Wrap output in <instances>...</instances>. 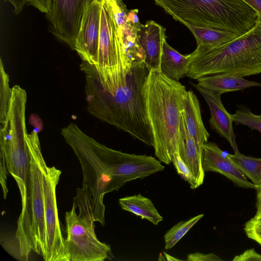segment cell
<instances>
[{"mask_svg":"<svg viewBox=\"0 0 261 261\" xmlns=\"http://www.w3.org/2000/svg\"><path fill=\"white\" fill-rule=\"evenodd\" d=\"M233 261H261V254L252 249H247L243 253L234 257Z\"/></svg>","mask_w":261,"mask_h":261,"instance_id":"cell-28","label":"cell"},{"mask_svg":"<svg viewBox=\"0 0 261 261\" xmlns=\"http://www.w3.org/2000/svg\"><path fill=\"white\" fill-rule=\"evenodd\" d=\"M247 33L218 46H197L191 53L187 76L194 80L229 73L248 76L261 73V15Z\"/></svg>","mask_w":261,"mask_h":261,"instance_id":"cell-3","label":"cell"},{"mask_svg":"<svg viewBox=\"0 0 261 261\" xmlns=\"http://www.w3.org/2000/svg\"><path fill=\"white\" fill-rule=\"evenodd\" d=\"M118 202L122 210L133 213L142 219H146L155 225L163 219L151 200L140 194L121 198Z\"/></svg>","mask_w":261,"mask_h":261,"instance_id":"cell-19","label":"cell"},{"mask_svg":"<svg viewBox=\"0 0 261 261\" xmlns=\"http://www.w3.org/2000/svg\"><path fill=\"white\" fill-rule=\"evenodd\" d=\"M191 83L201 94L209 107L211 116L209 123L211 128L227 140L234 153L239 151L233 129L232 115L224 107L221 101V95L216 94L196 84Z\"/></svg>","mask_w":261,"mask_h":261,"instance_id":"cell-13","label":"cell"},{"mask_svg":"<svg viewBox=\"0 0 261 261\" xmlns=\"http://www.w3.org/2000/svg\"><path fill=\"white\" fill-rule=\"evenodd\" d=\"M202 166L205 171L219 173L239 187L256 189L257 186L248 181L237 166L217 145L212 142L204 143L202 153Z\"/></svg>","mask_w":261,"mask_h":261,"instance_id":"cell-12","label":"cell"},{"mask_svg":"<svg viewBox=\"0 0 261 261\" xmlns=\"http://www.w3.org/2000/svg\"><path fill=\"white\" fill-rule=\"evenodd\" d=\"M253 8L258 14L261 15V0H243Z\"/></svg>","mask_w":261,"mask_h":261,"instance_id":"cell-32","label":"cell"},{"mask_svg":"<svg viewBox=\"0 0 261 261\" xmlns=\"http://www.w3.org/2000/svg\"><path fill=\"white\" fill-rule=\"evenodd\" d=\"M149 70L144 60L137 61L127 76L126 84L114 91L105 88L92 75L85 73V92L90 114L152 146L142 95Z\"/></svg>","mask_w":261,"mask_h":261,"instance_id":"cell-1","label":"cell"},{"mask_svg":"<svg viewBox=\"0 0 261 261\" xmlns=\"http://www.w3.org/2000/svg\"><path fill=\"white\" fill-rule=\"evenodd\" d=\"M61 134L81 165L83 185L88 187L91 193L95 221L103 226L106 224L103 197L113 190L106 166L94 146V139L74 123L64 127Z\"/></svg>","mask_w":261,"mask_h":261,"instance_id":"cell-7","label":"cell"},{"mask_svg":"<svg viewBox=\"0 0 261 261\" xmlns=\"http://www.w3.org/2000/svg\"><path fill=\"white\" fill-rule=\"evenodd\" d=\"M195 37L197 46H218L228 43L238 36L228 32L211 28L194 26L184 23Z\"/></svg>","mask_w":261,"mask_h":261,"instance_id":"cell-20","label":"cell"},{"mask_svg":"<svg viewBox=\"0 0 261 261\" xmlns=\"http://www.w3.org/2000/svg\"><path fill=\"white\" fill-rule=\"evenodd\" d=\"M188 261H221L223 260L219 256L213 253L204 254L197 252L188 254L187 258Z\"/></svg>","mask_w":261,"mask_h":261,"instance_id":"cell-27","label":"cell"},{"mask_svg":"<svg viewBox=\"0 0 261 261\" xmlns=\"http://www.w3.org/2000/svg\"><path fill=\"white\" fill-rule=\"evenodd\" d=\"M190 55H182L164 41L160 68L168 77L178 81L185 76L189 69Z\"/></svg>","mask_w":261,"mask_h":261,"instance_id":"cell-18","label":"cell"},{"mask_svg":"<svg viewBox=\"0 0 261 261\" xmlns=\"http://www.w3.org/2000/svg\"><path fill=\"white\" fill-rule=\"evenodd\" d=\"M102 1H93L85 10L74 46L82 61L94 65L98 49Z\"/></svg>","mask_w":261,"mask_h":261,"instance_id":"cell-11","label":"cell"},{"mask_svg":"<svg viewBox=\"0 0 261 261\" xmlns=\"http://www.w3.org/2000/svg\"><path fill=\"white\" fill-rule=\"evenodd\" d=\"M246 236L261 245V220L250 219L244 228Z\"/></svg>","mask_w":261,"mask_h":261,"instance_id":"cell-26","label":"cell"},{"mask_svg":"<svg viewBox=\"0 0 261 261\" xmlns=\"http://www.w3.org/2000/svg\"><path fill=\"white\" fill-rule=\"evenodd\" d=\"M10 3L13 7V12L19 14L23 10L24 6L28 3V0H4Z\"/></svg>","mask_w":261,"mask_h":261,"instance_id":"cell-31","label":"cell"},{"mask_svg":"<svg viewBox=\"0 0 261 261\" xmlns=\"http://www.w3.org/2000/svg\"></svg>","mask_w":261,"mask_h":261,"instance_id":"cell-34","label":"cell"},{"mask_svg":"<svg viewBox=\"0 0 261 261\" xmlns=\"http://www.w3.org/2000/svg\"><path fill=\"white\" fill-rule=\"evenodd\" d=\"M186 87L152 68L144 83L142 95L153 137L155 156L167 165L178 151L179 123Z\"/></svg>","mask_w":261,"mask_h":261,"instance_id":"cell-2","label":"cell"},{"mask_svg":"<svg viewBox=\"0 0 261 261\" xmlns=\"http://www.w3.org/2000/svg\"><path fill=\"white\" fill-rule=\"evenodd\" d=\"M203 216L200 214L187 220L180 221L169 229L164 235L165 249L169 250L174 246Z\"/></svg>","mask_w":261,"mask_h":261,"instance_id":"cell-22","label":"cell"},{"mask_svg":"<svg viewBox=\"0 0 261 261\" xmlns=\"http://www.w3.org/2000/svg\"><path fill=\"white\" fill-rule=\"evenodd\" d=\"M197 80L198 86L219 95L254 87H261L260 83L229 73L206 75Z\"/></svg>","mask_w":261,"mask_h":261,"instance_id":"cell-17","label":"cell"},{"mask_svg":"<svg viewBox=\"0 0 261 261\" xmlns=\"http://www.w3.org/2000/svg\"><path fill=\"white\" fill-rule=\"evenodd\" d=\"M172 162L177 174L190 185L192 189L199 187L191 171L182 160L178 151L174 153Z\"/></svg>","mask_w":261,"mask_h":261,"instance_id":"cell-25","label":"cell"},{"mask_svg":"<svg viewBox=\"0 0 261 261\" xmlns=\"http://www.w3.org/2000/svg\"><path fill=\"white\" fill-rule=\"evenodd\" d=\"M231 115L233 122L236 125H245L261 133V115L253 114L243 105H238L236 113Z\"/></svg>","mask_w":261,"mask_h":261,"instance_id":"cell-24","label":"cell"},{"mask_svg":"<svg viewBox=\"0 0 261 261\" xmlns=\"http://www.w3.org/2000/svg\"><path fill=\"white\" fill-rule=\"evenodd\" d=\"M183 107L182 113L188 133L194 140L202 155L203 145L208 141L210 134L202 120L199 100L192 90L187 91Z\"/></svg>","mask_w":261,"mask_h":261,"instance_id":"cell-16","label":"cell"},{"mask_svg":"<svg viewBox=\"0 0 261 261\" xmlns=\"http://www.w3.org/2000/svg\"><path fill=\"white\" fill-rule=\"evenodd\" d=\"M65 218V247L70 261H103L113 257L110 245L100 241L96 235L92 199L86 186L77 189L72 206Z\"/></svg>","mask_w":261,"mask_h":261,"instance_id":"cell-6","label":"cell"},{"mask_svg":"<svg viewBox=\"0 0 261 261\" xmlns=\"http://www.w3.org/2000/svg\"><path fill=\"white\" fill-rule=\"evenodd\" d=\"M61 171L55 166L49 167L42 162V180L44 198V216L45 227L44 254L45 261H70L65 247L59 219L56 198V187Z\"/></svg>","mask_w":261,"mask_h":261,"instance_id":"cell-8","label":"cell"},{"mask_svg":"<svg viewBox=\"0 0 261 261\" xmlns=\"http://www.w3.org/2000/svg\"><path fill=\"white\" fill-rule=\"evenodd\" d=\"M165 29L154 21L140 24L137 32L139 43L144 51V61L149 70L160 68Z\"/></svg>","mask_w":261,"mask_h":261,"instance_id":"cell-14","label":"cell"},{"mask_svg":"<svg viewBox=\"0 0 261 261\" xmlns=\"http://www.w3.org/2000/svg\"><path fill=\"white\" fill-rule=\"evenodd\" d=\"M30 170L27 185V201L24 212L20 213L14 236L7 245L12 248L9 253L16 258L28 260L32 251L43 256L45 227L42 180V162L44 159L37 130L28 133Z\"/></svg>","mask_w":261,"mask_h":261,"instance_id":"cell-4","label":"cell"},{"mask_svg":"<svg viewBox=\"0 0 261 261\" xmlns=\"http://www.w3.org/2000/svg\"><path fill=\"white\" fill-rule=\"evenodd\" d=\"M229 158L243 174L256 186L261 183V158L245 155L239 151L228 154Z\"/></svg>","mask_w":261,"mask_h":261,"instance_id":"cell-21","label":"cell"},{"mask_svg":"<svg viewBox=\"0 0 261 261\" xmlns=\"http://www.w3.org/2000/svg\"><path fill=\"white\" fill-rule=\"evenodd\" d=\"M94 1L51 0L50 11L46 16L55 37L74 50L84 13Z\"/></svg>","mask_w":261,"mask_h":261,"instance_id":"cell-10","label":"cell"},{"mask_svg":"<svg viewBox=\"0 0 261 261\" xmlns=\"http://www.w3.org/2000/svg\"><path fill=\"white\" fill-rule=\"evenodd\" d=\"M183 24L211 28L240 36L255 25L257 12L243 0H154Z\"/></svg>","mask_w":261,"mask_h":261,"instance_id":"cell-5","label":"cell"},{"mask_svg":"<svg viewBox=\"0 0 261 261\" xmlns=\"http://www.w3.org/2000/svg\"><path fill=\"white\" fill-rule=\"evenodd\" d=\"M256 190V212L251 218L253 220H261V183L257 186Z\"/></svg>","mask_w":261,"mask_h":261,"instance_id":"cell-30","label":"cell"},{"mask_svg":"<svg viewBox=\"0 0 261 261\" xmlns=\"http://www.w3.org/2000/svg\"><path fill=\"white\" fill-rule=\"evenodd\" d=\"M178 152L191 171L199 187L203 184L204 178L202 155L194 140L188 133L182 111L179 123Z\"/></svg>","mask_w":261,"mask_h":261,"instance_id":"cell-15","label":"cell"},{"mask_svg":"<svg viewBox=\"0 0 261 261\" xmlns=\"http://www.w3.org/2000/svg\"><path fill=\"white\" fill-rule=\"evenodd\" d=\"M0 124L4 121L9 109L12 88L9 85V76L6 72L2 59L0 63Z\"/></svg>","mask_w":261,"mask_h":261,"instance_id":"cell-23","label":"cell"},{"mask_svg":"<svg viewBox=\"0 0 261 261\" xmlns=\"http://www.w3.org/2000/svg\"><path fill=\"white\" fill-rule=\"evenodd\" d=\"M164 255L165 257L166 260H167V261H181V260H182L179 259L175 257L172 256L165 252H164Z\"/></svg>","mask_w":261,"mask_h":261,"instance_id":"cell-33","label":"cell"},{"mask_svg":"<svg viewBox=\"0 0 261 261\" xmlns=\"http://www.w3.org/2000/svg\"><path fill=\"white\" fill-rule=\"evenodd\" d=\"M137 62L129 57L123 47L111 8L107 0H103L98 49L94 65L112 71L126 83L127 76Z\"/></svg>","mask_w":261,"mask_h":261,"instance_id":"cell-9","label":"cell"},{"mask_svg":"<svg viewBox=\"0 0 261 261\" xmlns=\"http://www.w3.org/2000/svg\"><path fill=\"white\" fill-rule=\"evenodd\" d=\"M28 3L41 12L47 14L50 10L51 0H28Z\"/></svg>","mask_w":261,"mask_h":261,"instance_id":"cell-29","label":"cell"}]
</instances>
